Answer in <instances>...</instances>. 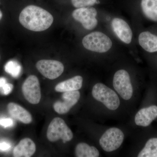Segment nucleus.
Instances as JSON below:
<instances>
[{
	"instance_id": "f257e3e1",
	"label": "nucleus",
	"mask_w": 157,
	"mask_h": 157,
	"mask_svg": "<svg viewBox=\"0 0 157 157\" xmlns=\"http://www.w3.org/2000/svg\"><path fill=\"white\" fill-rule=\"evenodd\" d=\"M19 22L25 28L33 32L46 30L53 23V16L48 11L41 7L29 5L21 12Z\"/></svg>"
},
{
	"instance_id": "f03ea898",
	"label": "nucleus",
	"mask_w": 157,
	"mask_h": 157,
	"mask_svg": "<svg viewBox=\"0 0 157 157\" xmlns=\"http://www.w3.org/2000/svg\"><path fill=\"white\" fill-rule=\"evenodd\" d=\"M93 98L101 102L107 109L115 110L120 104V101L117 94L103 83L99 82L94 85L92 91Z\"/></svg>"
},
{
	"instance_id": "7ed1b4c3",
	"label": "nucleus",
	"mask_w": 157,
	"mask_h": 157,
	"mask_svg": "<svg viewBox=\"0 0 157 157\" xmlns=\"http://www.w3.org/2000/svg\"><path fill=\"white\" fill-rule=\"evenodd\" d=\"M82 43L87 50L98 53L107 52L112 46L110 38L100 32H93L86 35L82 39Z\"/></svg>"
},
{
	"instance_id": "20e7f679",
	"label": "nucleus",
	"mask_w": 157,
	"mask_h": 157,
	"mask_svg": "<svg viewBox=\"0 0 157 157\" xmlns=\"http://www.w3.org/2000/svg\"><path fill=\"white\" fill-rule=\"evenodd\" d=\"M73 133L63 120L60 117L54 118L48 126L47 137L51 142L62 139L64 142L73 139Z\"/></svg>"
},
{
	"instance_id": "39448f33",
	"label": "nucleus",
	"mask_w": 157,
	"mask_h": 157,
	"mask_svg": "<svg viewBox=\"0 0 157 157\" xmlns=\"http://www.w3.org/2000/svg\"><path fill=\"white\" fill-rule=\"evenodd\" d=\"M124 135L117 128L108 129L101 136L99 140L101 147L106 152H112L120 147L123 142Z\"/></svg>"
},
{
	"instance_id": "423d86ee",
	"label": "nucleus",
	"mask_w": 157,
	"mask_h": 157,
	"mask_svg": "<svg viewBox=\"0 0 157 157\" xmlns=\"http://www.w3.org/2000/svg\"><path fill=\"white\" fill-rule=\"evenodd\" d=\"M113 84L117 92L125 100H129L133 94V86L128 73L124 70H118L113 76Z\"/></svg>"
},
{
	"instance_id": "0eeeda50",
	"label": "nucleus",
	"mask_w": 157,
	"mask_h": 157,
	"mask_svg": "<svg viewBox=\"0 0 157 157\" xmlns=\"http://www.w3.org/2000/svg\"><path fill=\"white\" fill-rule=\"evenodd\" d=\"M97 14V10L90 6L75 9L72 13V16L76 21L81 23L85 29L92 30L95 28L98 24V21L96 18Z\"/></svg>"
},
{
	"instance_id": "6e6552de",
	"label": "nucleus",
	"mask_w": 157,
	"mask_h": 157,
	"mask_svg": "<svg viewBox=\"0 0 157 157\" xmlns=\"http://www.w3.org/2000/svg\"><path fill=\"white\" fill-rule=\"evenodd\" d=\"M23 94L29 103L37 104L41 98V88L39 79L35 75H30L25 79L22 86Z\"/></svg>"
},
{
	"instance_id": "1a4fd4ad",
	"label": "nucleus",
	"mask_w": 157,
	"mask_h": 157,
	"mask_svg": "<svg viewBox=\"0 0 157 157\" xmlns=\"http://www.w3.org/2000/svg\"><path fill=\"white\" fill-rule=\"evenodd\" d=\"M36 67L44 77L52 80L58 78L64 70L62 63L54 60H39L36 64Z\"/></svg>"
},
{
	"instance_id": "9d476101",
	"label": "nucleus",
	"mask_w": 157,
	"mask_h": 157,
	"mask_svg": "<svg viewBox=\"0 0 157 157\" xmlns=\"http://www.w3.org/2000/svg\"><path fill=\"white\" fill-rule=\"evenodd\" d=\"M80 97V92L78 90L64 92L62 95L63 101H56L54 104L55 111L60 114L67 113L77 104Z\"/></svg>"
},
{
	"instance_id": "9b49d317",
	"label": "nucleus",
	"mask_w": 157,
	"mask_h": 157,
	"mask_svg": "<svg viewBox=\"0 0 157 157\" xmlns=\"http://www.w3.org/2000/svg\"><path fill=\"white\" fill-rule=\"evenodd\" d=\"M111 25L113 32L121 41L126 44H130L132 42V30L124 20L120 18H114Z\"/></svg>"
},
{
	"instance_id": "f8f14e48",
	"label": "nucleus",
	"mask_w": 157,
	"mask_h": 157,
	"mask_svg": "<svg viewBox=\"0 0 157 157\" xmlns=\"http://www.w3.org/2000/svg\"><path fill=\"white\" fill-rule=\"evenodd\" d=\"M157 117V106L152 105L142 108L136 113L135 123L137 126L146 127L149 126Z\"/></svg>"
},
{
	"instance_id": "ddd939ff",
	"label": "nucleus",
	"mask_w": 157,
	"mask_h": 157,
	"mask_svg": "<svg viewBox=\"0 0 157 157\" xmlns=\"http://www.w3.org/2000/svg\"><path fill=\"white\" fill-rule=\"evenodd\" d=\"M36 151V144L29 138L23 139L14 147L13 155L14 157H30Z\"/></svg>"
},
{
	"instance_id": "4468645a",
	"label": "nucleus",
	"mask_w": 157,
	"mask_h": 157,
	"mask_svg": "<svg viewBox=\"0 0 157 157\" xmlns=\"http://www.w3.org/2000/svg\"><path fill=\"white\" fill-rule=\"evenodd\" d=\"M7 108L9 114L14 119L25 124L32 122V116L31 113L18 104L11 102L8 104Z\"/></svg>"
},
{
	"instance_id": "2eb2a0df",
	"label": "nucleus",
	"mask_w": 157,
	"mask_h": 157,
	"mask_svg": "<svg viewBox=\"0 0 157 157\" xmlns=\"http://www.w3.org/2000/svg\"><path fill=\"white\" fill-rule=\"evenodd\" d=\"M82 77L80 76H76L59 82L56 86L55 90L60 93L78 90L82 87Z\"/></svg>"
},
{
	"instance_id": "dca6fc26",
	"label": "nucleus",
	"mask_w": 157,
	"mask_h": 157,
	"mask_svg": "<svg viewBox=\"0 0 157 157\" xmlns=\"http://www.w3.org/2000/svg\"><path fill=\"white\" fill-rule=\"evenodd\" d=\"M138 41L144 49L149 52H157V36L149 32L141 33L138 37Z\"/></svg>"
},
{
	"instance_id": "f3484780",
	"label": "nucleus",
	"mask_w": 157,
	"mask_h": 157,
	"mask_svg": "<svg viewBox=\"0 0 157 157\" xmlns=\"http://www.w3.org/2000/svg\"><path fill=\"white\" fill-rule=\"evenodd\" d=\"M141 7L147 18L157 21V0H141Z\"/></svg>"
},
{
	"instance_id": "a211bd4d",
	"label": "nucleus",
	"mask_w": 157,
	"mask_h": 157,
	"mask_svg": "<svg viewBox=\"0 0 157 157\" xmlns=\"http://www.w3.org/2000/svg\"><path fill=\"white\" fill-rule=\"evenodd\" d=\"M75 153L77 157H98L100 155V152L96 147L83 142L76 145Z\"/></svg>"
},
{
	"instance_id": "6ab92c4d",
	"label": "nucleus",
	"mask_w": 157,
	"mask_h": 157,
	"mask_svg": "<svg viewBox=\"0 0 157 157\" xmlns=\"http://www.w3.org/2000/svg\"><path fill=\"white\" fill-rule=\"evenodd\" d=\"M137 157H157V137L149 139Z\"/></svg>"
},
{
	"instance_id": "aec40b11",
	"label": "nucleus",
	"mask_w": 157,
	"mask_h": 157,
	"mask_svg": "<svg viewBox=\"0 0 157 157\" xmlns=\"http://www.w3.org/2000/svg\"><path fill=\"white\" fill-rule=\"evenodd\" d=\"M5 70L7 73L16 78L20 75L21 67V65L16 61L11 60L5 65Z\"/></svg>"
},
{
	"instance_id": "412c9836",
	"label": "nucleus",
	"mask_w": 157,
	"mask_h": 157,
	"mask_svg": "<svg viewBox=\"0 0 157 157\" xmlns=\"http://www.w3.org/2000/svg\"><path fill=\"white\" fill-rule=\"evenodd\" d=\"M72 5L75 8H84L94 6L97 0H71Z\"/></svg>"
},
{
	"instance_id": "4be33fe9",
	"label": "nucleus",
	"mask_w": 157,
	"mask_h": 157,
	"mask_svg": "<svg viewBox=\"0 0 157 157\" xmlns=\"http://www.w3.org/2000/svg\"><path fill=\"white\" fill-rule=\"evenodd\" d=\"M14 121L10 118H1L0 125L5 128H10L14 125Z\"/></svg>"
},
{
	"instance_id": "5701e85b",
	"label": "nucleus",
	"mask_w": 157,
	"mask_h": 157,
	"mask_svg": "<svg viewBox=\"0 0 157 157\" xmlns=\"http://www.w3.org/2000/svg\"><path fill=\"white\" fill-rule=\"evenodd\" d=\"M13 88V85L7 82L2 88V89L1 90V91L3 93V94L7 95L11 92Z\"/></svg>"
},
{
	"instance_id": "b1692460",
	"label": "nucleus",
	"mask_w": 157,
	"mask_h": 157,
	"mask_svg": "<svg viewBox=\"0 0 157 157\" xmlns=\"http://www.w3.org/2000/svg\"><path fill=\"white\" fill-rule=\"evenodd\" d=\"M11 144L9 142L5 140L0 141V151H7L11 149Z\"/></svg>"
},
{
	"instance_id": "393cba45",
	"label": "nucleus",
	"mask_w": 157,
	"mask_h": 157,
	"mask_svg": "<svg viewBox=\"0 0 157 157\" xmlns=\"http://www.w3.org/2000/svg\"><path fill=\"white\" fill-rule=\"evenodd\" d=\"M6 83H7V80L6 78L4 77L0 78V90Z\"/></svg>"
},
{
	"instance_id": "a878e982",
	"label": "nucleus",
	"mask_w": 157,
	"mask_h": 157,
	"mask_svg": "<svg viewBox=\"0 0 157 157\" xmlns=\"http://www.w3.org/2000/svg\"><path fill=\"white\" fill-rule=\"evenodd\" d=\"M2 11L0 10V20L2 19Z\"/></svg>"
},
{
	"instance_id": "bb28decb",
	"label": "nucleus",
	"mask_w": 157,
	"mask_h": 157,
	"mask_svg": "<svg viewBox=\"0 0 157 157\" xmlns=\"http://www.w3.org/2000/svg\"><path fill=\"white\" fill-rule=\"evenodd\" d=\"M0 59H1V56H0Z\"/></svg>"
}]
</instances>
